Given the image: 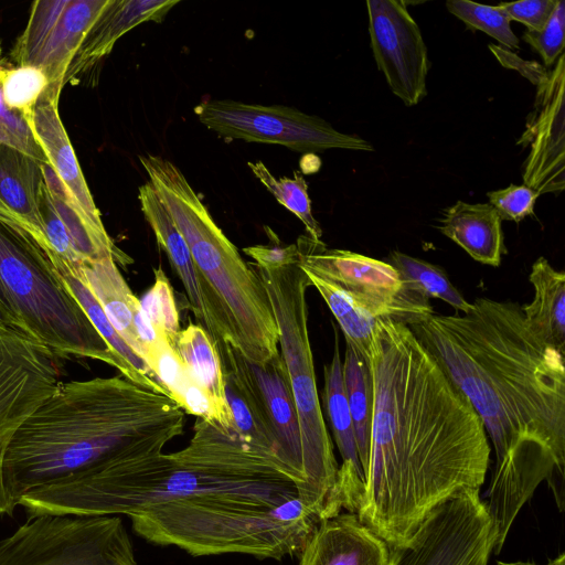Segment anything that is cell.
I'll list each match as a JSON object with an SVG mask.
<instances>
[{"label":"cell","instance_id":"6da1fadb","mask_svg":"<svg viewBox=\"0 0 565 565\" xmlns=\"http://www.w3.org/2000/svg\"><path fill=\"white\" fill-rule=\"evenodd\" d=\"M373 416L360 521L390 548L436 507L480 490L490 462L483 423L409 326L379 319L366 354Z\"/></svg>","mask_w":565,"mask_h":565},{"label":"cell","instance_id":"7a4b0ae2","mask_svg":"<svg viewBox=\"0 0 565 565\" xmlns=\"http://www.w3.org/2000/svg\"><path fill=\"white\" fill-rule=\"evenodd\" d=\"M481 418L495 463L509 456L564 475V353L529 326L521 305L480 297L465 313L409 326Z\"/></svg>","mask_w":565,"mask_h":565},{"label":"cell","instance_id":"3957f363","mask_svg":"<svg viewBox=\"0 0 565 565\" xmlns=\"http://www.w3.org/2000/svg\"><path fill=\"white\" fill-rule=\"evenodd\" d=\"M280 466L220 426L198 418L172 454L118 458L68 475L19 500L28 516L131 515L154 504L200 498L281 504L298 497Z\"/></svg>","mask_w":565,"mask_h":565},{"label":"cell","instance_id":"277c9868","mask_svg":"<svg viewBox=\"0 0 565 565\" xmlns=\"http://www.w3.org/2000/svg\"><path fill=\"white\" fill-rule=\"evenodd\" d=\"M183 426L184 412L172 398L122 375L61 382L7 449L10 504L15 509L31 490L92 466L162 452Z\"/></svg>","mask_w":565,"mask_h":565},{"label":"cell","instance_id":"5b68a950","mask_svg":"<svg viewBox=\"0 0 565 565\" xmlns=\"http://www.w3.org/2000/svg\"><path fill=\"white\" fill-rule=\"evenodd\" d=\"M149 181L184 237L223 334L252 363L277 356V323L252 264L212 218L181 170L159 156H139Z\"/></svg>","mask_w":565,"mask_h":565},{"label":"cell","instance_id":"8992f818","mask_svg":"<svg viewBox=\"0 0 565 565\" xmlns=\"http://www.w3.org/2000/svg\"><path fill=\"white\" fill-rule=\"evenodd\" d=\"M129 518L146 541L173 545L192 556L234 553L277 561L299 555L321 521L299 497L277 505L218 498L179 500Z\"/></svg>","mask_w":565,"mask_h":565},{"label":"cell","instance_id":"52a82bcc","mask_svg":"<svg viewBox=\"0 0 565 565\" xmlns=\"http://www.w3.org/2000/svg\"><path fill=\"white\" fill-rule=\"evenodd\" d=\"M298 264L333 313L345 342L364 359L375 322L392 318L407 326L434 312L429 299L412 289L387 262L329 248L300 235Z\"/></svg>","mask_w":565,"mask_h":565},{"label":"cell","instance_id":"ba28073f","mask_svg":"<svg viewBox=\"0 0 565 565\" xmlns=\"http://www.w3.org/2000/svg\"><path fill=\"white\" fill-rule=\"evenodd\" d=\"M0 279L30 333L57 356L102 361L132 381L131 372L94 328L47 254L29 234L2 221Z\"/></svg>","mask_w":565,"mask_h":565},{"label":"cell","instance_id":"9c48e42d","mask_svg":"<svg viewBox=\"0 0 565 565\" xmlns=\"http://www.w3.org/2000/svg\"><path fill=\"white\" fill-rule=\"evenodd\" d=\"M252 266L269 299L278 328L279 351L297 407L306 481L305 504L323 520L339 466L317 388L306 296L310 284L298 260L277 268Z\"/></svg>","mask_w":565,"mask_h":565},{"label":"cell","instance_id":"30bf717a","mask_svg":"<svg viewBox=\"0 0 565 565\" xmlns=\"http://www.w3.org/2000/svg\"><path fill=\"white\" fill-rule=\"evenodd\" d=\"M0 565H138L118 515L43 514L0 540Z\"/></svg>","mask_w":565,"mask_h":565},{"label":"cell","instance_id":"8fae6325","mask_svg":"<svg viewBox=\"0 0 565 565\" xmlns=\"http://www.w3.org/2000/svg\"><path fill=\"white\" fill-rule=\"evenodd\" d=\"M194 111L201 124L226 139L281 145L308 153L328 149L374 150L361 137L340 132L322 118L288 106L209 99Z\"/></svg>","mask_w":565,"mask_h":565},{"label":"cell","instance_id":"7c38bea8","mask_svg":"<svg viewBox=\"0 0 565 565\" xmlns=\"http://www.w3.org/2000/svg\"><path fill=\"white\" fill-rule=\"evenodd\" d=\"M497 541L479 490L465 489L430 511L404 545L390 548L391 565H488Z\"/></svg>","mask_w":565,"mask_h":565},{"label":"cell","instance_id":"4fadbf2b","mask_svg":"<svg viewBox=\"0 0 565 565\" xmlns=\"http://www.w3.org/2000/svg\"><path fill=\"white\" fill-rule=\"evenodd\" d=\"M60 359L31 333L0 327V518L14 511L3 483L4 455L20 426L61 384Z\"/></svg>","mask_w":565,"mask_h":565},{"label":"cell","instance_id":"5bb4252c","mask_svg":"<svg viewBox=\"0 0 565 565\" xmlns=\"http://www.w3.org/2000/svg\"><path fill=\"white\" fill-rule=\"evenodd\" d=\"M109 0H36L11 58L35 66L47 78V95L58 100L64 77L85 35Z\"/></svg>","mask_w":565,"mask_h":565},{"label":"cell","instance_id":"9a60e30c","mask_svg":"<svg viewBox=\"0 0 565 565\" xmlns=\"http://www.w3.org/2000/svg\"><path fill=\"white\" fill-rule=\"evenodd\" d=\"M366 6L376 65L394 95L406 106H415L427 95L429 68L420 30L404 1L369 0Z\"/></svg>","mask_w":565,"mask_h":565},{"label":"cell","instance_id":"2e32d148","mask_svg":"<svg viewBox=\"0 0 565 565\" xmlns=\"http://www.w3.org/2000/svg\"><path fill=\"white\" fill-rule=\"evenodd\" d=\"M565 56L536 85L532 111L518 145L529 149L523 163L524 184L539 194L559 193L565 185Z\"/></svg>","mask_w":565,"mask_h":565},{"label":"cell","instance_id":"e0dca14e","mask_svg":"<svg viewBox=\"0 0 565 565\" xmlns=\"http://www.w3.org/2000/svg\"><path fill=\"white\" fill-rule=\"evenodd\" d=\"M214 343L222 364L235 434L248 447L289 470L281 461L279 447L248 360L230 341L220 340Z\"/></svg>","mask_w":565,"mask_h":565},{"label":"cell","instance_id":"ac0fdd59","mask_svg":"<svg viewBox=\"0 0 565 565\" xmlns=\"http://www.w3.org/2000/svg\"><path fill=\"white\" fill-rule=\"evenodd\" d=\"M299 556V565H391L387 543L356 513L321 520Z\"/></svg>","mask_w":565,"mask_h":565},{"label":"cell","instance_id":"d6986e66","mask_svg":"<svg viewBox=\"0 0 565 565\" xmlns=\"http://www.w3.org/2000/svg\"><path fill=\"white\" fill-rule=\"evenodd\" d=\"M139 201L146 221L157 242L181 280L189 306L198 324L203 327L214 342L224 340L214 319L205 287L194 265L189 246L174 221L158 196L150 181L139 186Z\"/></svg>","mask_w":565,"mask_h":565},{"label":"cell","instance_id":"ffe728a7","mask_svg":"<svg viewBox=\"0 0 565 565\" xmlns=\"http://www.w3.org/2000/svg\"><path fill=\"white\" fill-rule=\"evenodd\" d=\"M249 369L262 393L284 465L297 478L298 497L305 503L306 481L299 418L287 369L281 354L263 364L249 362Z\"/></svg>","mask_w":565,"mask_h":565},{"label":"cell","instance_id":"44dd1931","mask_svg":"<svg viewBox=\"0 0 565 565\" xmlns=\"http://www.w3.org/2000/svg\"><path fill=\"white\" fill-rule=\"evenodd\" d=\"M42 164L12 147L0 145V221L29 234L50 256L39 210Z\"/></svg>","mask_w":565,"mask_h":565},{"label":"cell","instance_id":"7402d4cb","mask_svg":"<svg viewBox=\"0 0 565 565\" xmlns=\"http://www.w3.org/2000/svg\"><path fill=\"white\" fill-rule=\"evenodd\" d=\"M179 0H109L79 45L64 77V85L108 55L115 43L135 26L161 22Z\"/></svg>","mask_w":565,"mask_h":565},{"label":"cell","instance_id":"603a6c76","mask_svg":"<svg viewBox=\"0 0 565 565\" xmlns=\"http://www.w3.org/2000/svg\"><path fill=\"white\" fill-rule=\"evenodd\" d=\"M57 106L58 100L44 92L28 117L29 126L49 164L70 195L93 223L105 227L60 118Z\"/></svg>","mask_w":565,"mask_h":565},{"label":"cell","instance_id":"cb8c5ba5","mask_svg":"<svg viewBox=\"0 0 565 565\" xmlns=\"http://www.w3.org/2000/svg\"><path fill=\"white\" fill-rule=\"evenodd\" d=\"M501 221L489 203L458 201L444 211L439 230L475 260L497 267L505 250Z\"/></svg>","mask_w":565,"mask_h":565},{"label":"cell","instance_id":"d4e9b609","mask_svg":"<svg viewBox=\"0 0 565 565\" xmlns=\"http://www.w3.org/2000/svg\"><path fill=\"white\" fill-rule=\"evenodd\" d=\"M78 273L115 331L143 359V349L136 329L140 300L131 291L116 262L106 258L86 263L78 266Z\"/></svg>","mask_w":565,"mask_h":565},{"label":"cell","instance_id":"484cf974","mask_svg":"<svg viewBox=\"0 0 565 565\" xmlns=\"http://www.w3.org/2000/svg\"><path fill=\"white\" fill-rule=\"evenodd\" d=\"M173 349L191 380L214 403L222 420V429L231 435H236L226 399L222 364L213 339L203 327L190 322L179 332Z\"/></svg>","mask_w":565,"mask_h":565},{"label":"cell","instance_id":"4316f807","mask_svg":"<svg viewBox=\"0 0 565 565\" xmlns=\"http://www.w3.org/2000/svg\"><path fill=\"white\" fill-rule=\"evenodd\" d=\"M534 297L522 307L524 317L543 340L564 353L565 351V275L550 262L540 257L529 277Z\"/></svg>","mask_w":565,"mask_h":565},{"label":"cell","instance_id":"83f0119b","mask_svg":"<svg viewBox=\"0 0 565 565\" xmlns=\"http://www.w3.org/2000/svg\"><path fill=\"white\" fill-rule=\"evenodd\" d=\"M50 260L110 351L131 372L132 381L171 398L168 390L161 384L143 359L134 352L115 331L102 306L81 278L78 266H70L56 258Z\"/></svg>","mask_w":565,"mask_h":565},{"label":"cell","instance_id":"f1b7e54d","mask_svg":"<svg viewBox=\"0 0 565 565\" xmlns=\"http://www.w3.org/2000/svg\"><path fill=\"white\" fill-rule=\"evenodd\" d=\"M342 372L358 455L365 477L369 467L373 416L372 381L365 359L348 343Z\"/></svg>","mask_w":565,"mask_h":565},{"label":"cell","instance_id":"f546056e","mask_svg":"<svg viewBox=\"0 0 565 565\" xmlns=\"http://www.w3.org/2000/svg\"><path fill=\"white\" fill-rule=\"evenodd\" d=\"M322 396L333 438L342 458V463L353 467L359 473L364 476L358 455L353 423L344 388L337 332L331 362L324 366V387Z\"/></svg>","mask_w":565,"mask_h":565},{"label":"cell","instance_id":"4dcf8cb0","mask_svg":"<svg viewBox=\"0 0 565 565\" xmlns=\"http://www.w3.org/2000/svg\"><path fill=\"white\" fill-rule=\"evenodd\" d=\"M387 263L412 289L426 298L440 299L461 313L470 310L471 303L456 289L441 268L398 250L391 252Z\"/></svg>","mask_w":565,"mask_h":565},{"label":"cell","instance_id":"1f68e13d","mask_svg":"<svg viewBox=\"0 0 565 565\" xmlns=\"http://www.w3.org/2000/svg\"><path fill=\"white\" fill-rule=\"evenodd\" d=\"M247 164L276 200L302 222L308 236L315 241H321L322 231L312 215L308 185L302 175L295 171L294 178L276 179L262 161Z\"/></svg>","mask_w":565,"mask_h":565},{"label":"cell","instance_id":"d6a6232c","mask_svg":"<svg viewBox=\"0 0 565 565\" xmlns=\"http://www.w3.org/2000/svg\"><path fill=\"white\" fill-rule=\"evenodd\" d=\"M0 83L6 106L26 120L49 86L47 78L35 66L4 68L0 65Z\"/></svg>","mask_w":565,"mask_h":565},{"label":"cell","instance_id":"836d02e7","mask_svg":"<svg viewBox=\"0 0 565 565\" xmlns=\"http://www.w3.org/2000/svg\"><path fill=\"white\" fill-rule=\"evenodd\" d=\"M153 274L154 284L143 298L139 299L141 310L156 332L173 348L181 331L173 289L160 267L156 268Z\"/></svg>","mask_w":565,"mask_h":565},{"label":"cell","instance_id":"e575fe53","mask_svg":"<svg viewBox=\"0 0 565 565\" xmlns=\"http://www.w3.org/2000/svg\"><path fill=\"white\" fill-rule=\"evenodd\" d=\"M448 11L469 28L480 30L508 49H520V42L510 25L507 13L498 6H484L467 0H449Z\"/></svg>","mask_w":565,"mask_h":565},{"label":"cell","instance_id":"d590c367","mask_svg":"<svg viewBox=\"0 0 565 565\" xmlns=\"http://www.w3.org/2000/svg\"><path fill=\"white\" fill-rule=\"evenodd\" d=\"M0 145L12 147L40 163H49L40 143L32 132L26 118L3 102L0 83Z\"/></svg>","mask_w":565,"mask_h":565},{"label":"cell","instance_id":"8d00e7d4","mask_svg":"<svg viewBox=\"0 0 565 565\" xmlns=\"http://www.w3.org/2000/svg\"><path fill=\"white\" fill-rule=\"evenodd\" d=\"M565 1H556V6L540 31L527 30L523 40L537 51L545 66L553 65L563 54L565 46Z\"/></svg>","mask_w":565,"mask_h":565},{"label":"cell","instance_id":"74e56055","mask_svg":"<svg viewBox=\"0 0 565 565\" xmlns=\"http://www.w3.org/2000/svg\"><path fill=\"white\" fill-rule=\"evenodd\" d=\"M540 194L525 184H511L505 189L488 192L490 205L501 220L520 222L533 213L534 203Z\"/></svg>","mask_w":565,"mask_h":565},{"label":"cell","instance_id":"f35d334b","mask_svg":"<svg viewBox=\"0 0 565 565\" xmlns=\"http://www.w3.org/2000/svg\"><path fill=\"white\" fill-rule=\"evenodd\" d=\"M555 6L556 0H522L499 3L510 20L523 23L531 31H540L544 28Z\"/></svg>","mask_w":565,"mask_h":565},{"label":"cell","instance_id":"ab89813d","mask_svg":"<svg viewBox=\"0 0 565 565\" xmlns=\"http://www.w3.org/2000/svg\"><path fill=\"white\" fill-rule=\"evenodd\" d=\"M243 252L252 257L255 262L253 265L259 268H277L298 260L296 244L254 245L243 248Z\"/></svg>","mask_w":565,"mask_h":565},{"label":"cell","instance_id":"60d3db41","mask_svg":"<svg viewBox=\"0 0 565 565\" xmlns=\"http://www.w3.org/2000/svg\"><path fill=\"white\" fill-rule=\"evenodd\" d=\"M489 49L503 66L516 70L523 76L529 78L534 85H539L548 76L550 72L535 61L521 60L514 53H511L494 44H490Z\"/></svg>","mask_w":565,"mask_h":565},{"label":"cell","instance_id":"b9f144b4","mask_svg":"<svg viewBox=\"0 0 565 565\" xmlns=\"http://www.w3.org/2000/svg\"><path fill=\"white\" fill-rule=\"evenodd\" d=\"M2 326L17 328L30 333L26 326L11 303L0 279V327Z\"/></svg>","mask_w":565,"mask_h":565},{"label":"cell","instance_id":"7bdbcfd3","mask_svg":"<svg viewBox=\"0 0 565 565\" xmlns=\"http://www.w3.org/2000/svg\"><path fill=\"white\" fill-rule=\"evenodd\" d=\"M495 565H539V564H535L533 562H521V561H518V562H502V561H498L495 563ZM545 565H565V554L562 553L561 555H558L554 559H550L548 563L545 564Z\"/></svg>","mask_w":565,"mask_h":565},{"label":"cell","instance_id":"ee69618b","mask_svg":"<svg viewBox=\"0 0 565 565\" xmlns=\"http://www.w3.org/2000/svg\"><path fill=\"white\" fill-rule=\"evenodd\" d=\"M0 56H1V46H0Z\"/></svg>","mask_w":565,"mask_h":565}]
</instances>
